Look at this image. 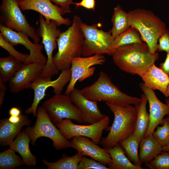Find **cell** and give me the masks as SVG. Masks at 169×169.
<instances>
[{
    "instance_id": "obj_1",
    "label": "cell",
    "mask_w": 169,
    "mask_h": 169,
    "mask_svg": "<svg viewBox=\"0 0 169 169\" xmlns=\"http://www.w3.org/2000/svg\"><path fill=\"white\" fill-rule=\"evenodd\" d=\"M112 56L114 63L120 70L139 76L146 72L159 58L158 53H151L143 42L121 46Z\"/></svg>"
},
{
    "instance_id": "obj_2",
    "label": "cell",
    "mask_w": 169,
    "mask_h": 169,
    "mask_svg": "<svg viewBox=\"0 0 169 169\" xmlns=\"http://www.w3.org/2000/svg\"><path fill=\"white\" fill-rule=\"evenodd\" d=\"M80 18L75 15L71 26L61 32L57 41L58 51L53 56L54 63L59 71L69 69L70 59L81 57L84 38L80 27Z\"/></svg>"
},
{
    "instance_id": "obj_3",
    "label": "cell",
    "mask_w": 169,
    "mask_h": 169,
    "mask_svg": "<svg viewBox=\"0 0 169 169\" xmlns=\"http://www.w3.org/2000/svg\"><path fill=\"white\" fill-rule=\"evenodd\" d=\"M113 113L114 119L107 136L102 138L99 144L108 149L112 148L133 134L137 112L133 105H121L105 102Z\"/></svg>"
},
{
    "instance_id": "obj_4",
    "label": "cell",
    "mask_w": 169,
    "mask_h": 169,
    "mask_svg": "<svg viewBox=\"0 0 169 169\" xmlns=\"http://www.w3.org/2000/svg\"><path fill=\"white\" fill-rule=\"evenodd\" d=\"M80 93L89 100L119 105H133L140 102L141 98L128 95L120 91L113 84L106 73L100 71L97 79L91 85L79 90Z\"/></svg>"
},
{
    "instance_id": "obj_5",
    "label": "cell",
    "mask_w": 169,
    "mask_h": 169,
    "mask_svg": "<svg viewBox=\"0 0 169 169\" xmlns=\"http://www.w3.org/2000/svg\"><path fill=\"white\" fill-rule=\"evenodd\" d=\"M128 14L130 26L139 32L151 53L156 52L158 39L167 29L165 23L149 10L137 8Z\"/></svg>"
},
{
    "instance_id": "obj_6",
    "label": "cell",
    "mask_w": 169,
    "mask_h": 169,
    "mask_svg": "<svg viewBox=\"0 0 169 169\" xmlns=\"http://www.w3.org/2000/svg\"><path fill=\"white\" fill-rule=\"evenodd\" d=\"M25 130L30 137L33 146L35 145L38 138L45 137L52 141L53 145L57 150L71 147L70 141L63 135L52 122L43 106L38 107L34 125L28 126Z\"/></svg>"
},
{
    "instance_id": "obj_7",
    "label": "cell",
    "mask_w": 169,
    "mask_h": 169,
    "mask_svg": "<svg viewBox=\"0 0 169 169\" xmlns=\"http://www.w3.org/2000/svg\"><path fill=\"white\" fill-rule=\"evenodd\" d=\"M20 0H2L0 6V24L18 32L27 35L35 43L40 38L35 29L28 23L19 5Z\"/></svg>"
},
{
    "instance_id": "obj_8",
    "label": "cell",
    "mask_w": 169,
    "mask_h": 169,
    "mask_svg": "<svg viewBox=\"0 0 169 169\" xmlns=\"http://www.w3.org/2000/svg\"><path fill=\"white\" fill-rule=\"evenodd\" d=\"M39 26L36 30L38 36L42 39L47 57V62L40 76L51 79L57 74L59 70L55 65L53 56L54 50L58 48L57 39L61 32L57 23L53 20L47 21L42 15L39 16Z\"/></svg>"
},
{
    "instance_id": "obj_9",
    "label": "cell",
    "mask_w": 169,
    "mask_h": 169,
    "mask_svg": "<svg viewBox=\"0 0 169 169\" xmlns=\"http://www.w3.org/2000/svg\"><path fill=\"white\" fill-rule=\"evenodd\" d=\"M42 106L55 125L66 119L79 123H84L81 112L72 102L69 95L61 93L55 94L44 101Z\"/></svg>"
},
{
    "instance_id": "obj_10",
    "label": "cell",
    "mask_w": 169,
    "mask_h": 169,
    "mask_svg": "<svg viewBox=\"0 0 169 169\" xmlns=\"http://www.w3.org/2000/svg\"><path fill=\"white\" fill-rule=\"evenodd\" d=\"M80 27L84 38L82 48L83 57L95 54L109 55L108 49L115 38L111 30L105 31L99 29L97 23L89 25L82 22Z\"/></svg>"
},
{
    "instance_id": "obj_11",
    "label": "cell",
    "mask_w": 169,
    "mask_h": 169,
    "mask_svg": "<svg viewBox=\"0 0 169 169\" xmlns=\"http://www.w3.org/2000/svg\"><path fill=\"white\" fill-rule=\"evenodd\" d=\"M71 120L64 119L55 125L63 135L68 140L74 137L83 136L89 138L98 144L102 138L103 131L109 129L108 125L110 119L107 115L100 121L88 125L76 124Z\"/></svg>"
},
{
    "instance_id": "obj_12",
    "label": "cell",
    "mask_w": 169,
    "mask_h": 169,
    "mask_svg": "<svg viewBox=\"0 0 169 169\" xmlns=\"http://www.w3.org/2000/svg\"><path fill=\"white\" fill-rule=\"evenodd\" d=\"M71 77V71L69 69L61 71L58 77L54 80L41 76L36 79L29 87L34 91L33 102L31 106L25 110V113L27 114H32L33 117H36L38 105L46 95L47 89L52 87L55 94H61L64 86L69 82Z\"/></svg>"
},
{
    "instance_id": "obj_13",
    "label": "cell",
    "mask_w": 169,
    "mask_h": 169,
    "mask_svg": "<svg viewBox=\"0 0 169 169\" xmlns=\"http://www.w3.org/2000/svg\"><path fill=\"white\" fill-rule=\"evenodd\" d=\"M0 33L13 46L23 45L29 51L28 57L25 64L38 63L46 64L47 57L42 53L43 45L31 42L29 36L22 33L16 32L0 23Z\"/></svg>"
},
{
    "instance_id": "obj_14",
    "label": "cell",
    "mask_w": 169,
    "mask_h": 169,
    "mask_svg": "<svg viewBox=\"0 0 169 169\" xmlns=\"http://www.w3.org/2000/svg\"><path fill=\"white\" fill-rule=\"evenodd\" d=\"M21 10H32L42 15L47 21H55L58 26L64 25L69 26L71 21L63 15L65 13L64 10L50 0H20L18 3Z\"/></svg>"
},
{
    "instance_id": "obj_15",
    "label": "cell",
    "mask_w": 169,
    "mask_h": 169,
    "mask_svg": "<svg viewBox=\"0 0 169 169\" xmlns=\"http://www.w3.org/2000/svg\"><path fill=\"white\" fill-rule=\"evenodd\" d=\"M45 64L35 62L23 63L8 82L10 91L17 93L29 88L31 84L40 76Z\"/></svg>"
},
{
    "instance_id": "obj_16",
    "label": "cell",
    "mask_w": 169,
    "mask_h": 169,
    "mask_svg": "<svg viewBox=\"0 0 169 169\" xmlns=\"http://www.w3.org/2000/svg\"><path fill=\"white\" fill-rule=\"evenodd\" d=\"M140 86L146 96L149 107V122L144 136L146 137L152 134L156 127L161 123L165 115H169V106L160 100L153 90L145 86L143 83Z\"/></svg>"
},
{
    "instance_id": "obj_17",
    "label": "cell",
    "mask_w": 169,
    "mask_h": 169,
    "mask_svg": "<svg viewBox=\"0 0 169 169\" xmlns=\"http://www.w3.org/2000/svg\"><path fill=\"white\" fill-rule=\"evenodd\" d=\"M71 147L82 156H87L109 167L112 161L106 149L101 148L89 138L83 136L73 137L70 141Z\"/></svg>"
},
{
    "instance_id": "obj_18",
    "label": "cell",
    "mask_w": 169,
    "mask_h": 169,
    "mask_svg": "<svg viewBox=\"0 0 169 169\" xmlns=\"http://www.w3.org/2000/svg\"><path fill=\"white\" fill-rule=\"evenodd\" d=\"M70 60L71 77L64 93L68 95H69L74 89L77 82L91 67L103 65L106 59L103 55L95 54L87 57L72 58Z\"/></svg>"
},
{
    "instance_id": "obj_19",
    "label": "cell",
    "mask_w": 169,
    "mask_h": 169,
    "mask_svg": "<svg viewBox=\"0 0 169 169\" xmlns=\"http://www.w3.org/2000/svg\"><path fill=\"white\" fill-rule=\"evenodd\" d=\"M69 95L72 102L81 112L84 123L90 124L95 123L107 116L100 111L97 101L87 99L80 93L79 90L75 88Z\"/></svg>"
},
{
    "instance_id": "obj_20",
    "label": "cell",
    "mask_w": 169,
    "mask_h": 169,
    "mask_svg": "<svg viewBox=\"0 0 169 169\" xmlns=\"http://www.w3.org/2000/svg\"><path fill=\"white\" fill-rule=\"evenodd\" d=\"M31 120L26 115L21 114V119L18 123L10 122L8 118L0 121V145L1 147L9 145L20 133L24 126H30Z\"/></svg>"
},
{
    "instance_id": "obj_21",
    "label": "cell",
    "mask_w": 169,
    "mask_h": 169,
    "mask_svg": "<svg viewBox=\"0 0 169 169\" xmlns=\"http://www.w3.org/2000/svg\"><path fill=\"white\" fill-rule=\"evenodd\" d=\"M139 76L145 86L153 90H159L166 97L169 77L160 68L154 64L146 72Z\"/></svg>"
},
{
    "instance_id": "obj_22",
    "label": "cell",
    "mask_w": 169,
    "mask_h": 169,
    "mask_svg": "<svg viewBox=\"0 0 169 169\" xmlns=\"http://www.w3.org/2000/svg\"><path fill=\"white\" fill-rule=\"evenodd\" d=\"M30 139L25 130L20 132L9 147L19 154L24 164L28 167L33 166L37 164L36 157L32 153L29 148Z\"/></svg>"
},
{
    "instance_id": "obj_23",
    "label": "cell",
    "mask_w": 169,
    "mask_h": 169,
    "mask_svg": "<svg viewBox=\"0 0 169 169\" xmlns=\"http://www.w3.org/2000/svg\"><path fill=\"white\" fill-rule=\"evenodd\" d=\"M162 151V146L152 134L141 141L139 145V158L142 164L153 160Z\"/></svg>"
},
{
    "instance_id": "obj_24",
    "label": "cell",
    "mask_w": 169,
    "mask_h": 169,
    "mask_svg": "<svg viewBox=\"0 0 169 169\" xmlns=\"http://www.w3.org/2000/svg\"><path fill=\"white\" fill-rule=\"evenodd\" d=\"M141 100L136 106L137 115L135 129L133 134L136 136L141 141L144 137L149 122V114L146 110L148 101L145 95H141Z\"/></svg>"
},
{
    "instance_id": "obj_25",
    "label": "cell",
    "mask_w": 169,
    "mask_h": 169,
    "mask_svg": "<svg viewBox=\"0 0 169 169\" xmlns=\"http://www.w3.org/2000/svg\"><path fill=\"white\" fill-rule=\"evenodd\" d=\"M106 149L110 154L112 161V163L109 167L110 169H145L136 166L132 163L119 144L112 148Z\"/></svg>"
},
{
    "instance_id": "obj_26",
    "label": "cell",
    "mask_w": 169,
    "mask_h": 169,
    "mask_svg": "<svg viewBox=\"0 0 169 169\" xmlns=\"http://www.w3.org/2000/svg\"><path fill=\"white\" fill-rule=\"evenodd\" d=\"M143 42L141 35L134 27L131 26L129 28L116 37L108 49L109 55L117 48L125 45Z\"/></svg>"
},
{
    "instance_id": "obj_27",
    "label": "cell",
    "mask_w": 169,
    "mask_h": 169,
    "mask_svg": "<svg viewBox=\"0 0 169 169\" xmlns=\"http://www.w3.org/2000/svg\"><path fill=\"white\" fill-rule=\"evenodd\" d=\"M111 22L113 27L111 31L115 38L127 30L131 26L128 13L123 10L119 5L114 9Z\"/></svg>"
},
{
    "instance_id": "obj_28",
    "label": "cell",
    "mask_w": 169,
    "mask_h": 169,
    "mask_svg": "<svg viewBox=\"0 0 169 169\" xmlns=\"http://www.w3.org/2000/svg\"><path fill=\"white\" fill-rule=\"evenodd\" d=\"M140 141L138 137L133 134L119 144L129 160L135 165L142 167V164L139 158L138 148Z\"/></svg>"
},
{
    "instance_id": "obj_29",
    "label": "cell",
    "mask_w": 169,
    "mask_h": 169,
    "mask_svg": "<svg viewBox=\"0 0 169 169\" xmlns=\"http://www.w3.org/2000/svg\"><path fill=\"white\" fill-rule=\"evenodd\" d=\"M82 156L78 153L71 156L64 153L62 157L56 162H50L45 159L42 161L48 169H78L79 164Z\"/></svg>"
},
{
    "instance_id": "obj_30",
    "label": "cell",
    "mask_w": 169,
    "mask_h": 169,
    "mask_svg": "<svg viewBox=\"0 0 169 169\" xmlns=\"http://www.w3.org/2000/svg\"><path fill=\"white\" fill-rule=\"evenodd\" d=\"M23 63L9 56L0 58V81L5 83L22 66Z\"/></svg>"
},
{
    "instance_id": "obj_31",
    "label": "cell",
    "mask_w": 169,
    "mask_h": 169,
    "mask_svg": "<svg viewBox=\"0 0 169 169\" xmlns=\"http://www.w3.org/2000/svg\"><path fill=\"white\" fill-rule=\"evenodd\" d=\"M11 148L0 153V169H13L24 164L22 158Z\"/></svg>"
},
{
    "instance_id": "obj_32",
    "label": "cell",
    "mask_w": 169,
    "mask_h": 169,
    "mask_svg": "<svg viewBox=\"0 0 169 169\" xmlns=\"http://www.w3.org/2000/svg\"><path fill=\"white\" fill-rule=\"evenodd\" d=\"M0 46L6 50L12 59L25 63L29 54L21 53L17 51L13 46L7 41L0 33Z\"/></svg>"
},
{
    "instance_id": "obj_33",
    "label": "cell",
    "mask_w": 169,
    "mask_h": 169,
    "mask_svg": "<svg viewBox=\"0 0 169 169\" xmlns=\"http://www.w3.org/2000/svg\"><path fill=\"white\" fill-rule=\"evenodd\" d=\"M151 169H169V151H162L153 160L144 164Z\"/></svg>"
},
{
    "instance_id": "obj_34",
    "label": "cell",
    "mask_w": 169,
    "mask_h": 169,
    "mask_svg": "<svg viewBox=\"0 0 169 169\" xmlns=\"http://www.w3.org/2000/svg\"><path fill=\"white\" fill-rule=\"evenodd\" d=\"M161 124L162 125L157 126L152 134L162 146L169 140V117L164 118Z\"/></svg>"
},
{
    "instance_id": "obj_35",
    "label": "cell",
    "mask_w": 169,
    "mask_h": 169,
    "mask_svg": "<svg viewBox=\"0 0 169 169\" xmlns=\"http://www.w3.org/2000/svg\"><path fill=\"white\" fill-rule=\"evenodd\" d=\"M110 169L106 165L92 159L82 156L78 166V169Z\"/></svg>"
},
{
    "instance_id": "obj_36",
    "label": "cell",
    "mask_w": 169,
    "mask_h": 169,
    "mask_svg": "<svg viewBox=\"0 0 169 169\" xmlns=\"http://www.w3.org/2000/svg\"><path fill=\"white\" fill-rule=\"evenodd\" d=\"M157 45V51L169 53V31L167 29L160 36Z\"/></svg>"
},
{
    "instance_id": "obj_37",
    "label": "cell",
    "mask_w": 169,
    "mask_h": 169,
    "mask_svg": "<svg viewBox=\"0 0 169 169\" xmlns=\"http://www.w3.org/2000/svg\"><path fill=\"white\" fill-rule=\"evenodd\" d=\"M56 5L59 6L65 13L71 12L70 5L73 4V0H50Z\"/></svg>"
},
{
    "instance_id": "obj_38",
    "label": "cell",
    "mask_w": 169,
    "mask_h": 169,
    "mask_svg": "<svg viewBox=\"0 0 169 169\" xmlns=\"http://www.w3.org/2000/svg\"><path fill=\"white\" fill-rule=\"evenodd\" d=\"M95 0H82L79 3H73L76 7H83L94 11L95 9Z\"/></svg>"
},
{
    "instance_id": "obj_39",
    "label": "cell",
    "mask_w": 169,
    "mask_h": 169,
    "mask_svg": "<svg viewBox=\"0 0 169 169\" xmlns=\"http://www.w3.org/2000/svg\"><path fill=\"white\" fill-rule=\"evenodd\" d=\"M159 68L169 77V53H167L165 61L160 64Z\"/></svg>"
},
{
    "instance_id": "obj_40",
    "label": "cell",
    "mask_w": 169,
    "mask_h": 169,
    "mask_svg": "<svg viewBox=\"0 0 169 169\" xmlns=\"http://www.w3.org/2000/svg\"><path fill=\"white\" fill-rule=\"evenodd\" d=\"M0 81V107L3 102L7 88L4 84Z\"/></svg>"
},
{
    "instance_id": "obj_41",
    "label": "cell",
    "mask_w": 169,
    "mask_h": 169,
    "mask_svg": "<svg viewBox=\"0 0 169 169\" xmlns=\"http://www.w3.org/2000/svg\"><path fill=\"white\" fill-rule=\"evenodd\" d=\"M95 68L93 67H91L89 69L85 72L82 77L79 79V81L80 82H82L85 79L89 78L93 74Z\"/></svg>"
},
{
    "instance_id": "obj_42",
    "label": "cell",
    "mask_w": 169,
    "mask_h": 169,
    "mask_svg": "<svg viewBox=\"0 0 169 169\" xmlns=\"http://www.w3.org/2000/svg\"><path fill=\"white\" fill-rule=\"evenodd\" d=\"M9 114L10 116H19L21 114V111L19 108L13 107L9 110Z\"/></svg>"
},
{
    "instance_id": "obj_43",
    "label": "cell",
    "mask_w": 169,
    "mask_h": 169,
    "mask_svg": "<svg viewBox=\"0 0 169 169\" xmlns=\"http://www.w3.org/2000/svg\"><path fill=\"white\" fill-rule=\"evenodd\" d=\"M21 114L19 116H10L8 118V120L10 122L12 123H18L20 122L21 120Z\"/></svg>"
},
{
    "instance_id": "obj_44",
    "label": "cell",
    "mask_w": 169,
    "mask_h": 169,
    "mask_svg": "<svg viewBox=\"0 0 169 169\" xmlns=\"http://www.w3.org/2000/svg\"><path fill=\"white\" fill-rule=\"evenodd\" d=\"M162 151H169V140L162 146Z\"/></svg>"
},
{
    "instance_id": "obj_45",
    "label": "cell",
    "mask_w": 169,
    "mask_h": 169,
    "mask_svg": "<svg viewBox=\"0 0 169 169\" xmlns=\"http://www.w3.org/2000/svg\"><path fill=\"white\" fill-rule=\"evenodd\" d=\"M166 98H169V83L168 84L166 92Z\"/></svg>"
},
{
    "instance_id": "obj_46",
    "label": "cell",
    "mask_w": 169,
    "mask_h": 169,
    "mask_svg": "<svg viewBox=\"0 0 169 169\" xmlns=\"http://www.w3.org/2000/svg\"><path fill=\"white\" fill-rule=\"evenodd\" d=\"M166 103L169 106V98L166 99Z\"/></svg>"
}]
</instances>
